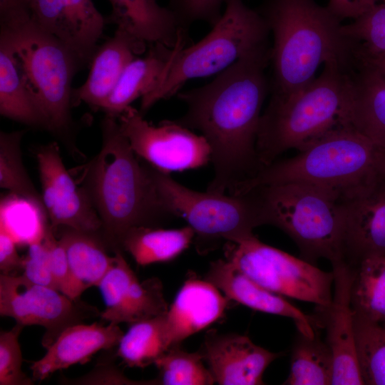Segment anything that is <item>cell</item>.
<instances>
[{
    "mask_svg": "<svg viewBox=\"0 0 385 385\" xmlns=\"http://www.w3.org/2000/svg\"><path fill=\"white\" fill-rule=\"evenodd\" d=\"M270 48L240 58L206 85L177 93L186 112L175 121L197 130L211 148L214 173L209 192L232 195L262 168L256 142L270 91L265 72Z\"/></svg>",
    "mask_w": 385,
    "mask_h": 385,
    "instance_id": "1",
    "label": "cell"
},
{
    "mask_svg": "<svg viewBox=\"0 0 385 385\" xmlns=\"http://www.w3.org/2000/svg\"><path fill=\"white\" fill-rule=\"evenodd\" d=\"M101 129L102 147L88 165L84 188L101 221L100 236L115 253L123 252L133 228L158 227L175 217L160 200L150 165L140 163L118 118L106 115Z\"/></svg>",
    "mask_w": 385,
    "mask_h": 385,
    "instance_id": "2",
    "label": "cell"
},
{
    "mask_svg": "<svg viewBox=\"0 0 385 385\" xmlns=\"http://www.w3.org/2000/svg\"><path fill=\"white\" fill-rule=\"evenodd\" d=\"M273 38L270 48V93L288 96L306 86L321 65L351 67L354 42L342 21L315 0H265L257 9Z\"/></svg>",
    "mask_w": 385,
    "mask_h": 385,
    "instance_id": "3",
    "label": "cell"
},
{
    "mask_svg": "<svg viewBox=\"0 0 385 385\" xmlns=\"http://www.w3.org/2000/svg\"><path fill=\"white\" fill-rule=\"evenodd\" d=\"M384 153L349 124L337 127L288 159L274 160L242 183L234 195L258 187L302 183L337 195L344 202L370 189L385 175Z\"/></svg>",
    "mask_w": 385,
    "mask_h": 385,
    "instance_id": "4",
    "label": "cell"
},
{
    "mask_svg": "<svg viewBox=\"0 0 385 385\" xmlns=\"http://www.w3.org/2000/svg\"><path fill=\"white\" fill-rule=\"evenodd\" d=\"M351 67L328 62L318 77L288 96L271 95L262 113L256 150L262 168L287 150H302L348 124Z\"/></svg>",
    "mask_w": 385,
    "mask_h": 385,
    "instance_id": "5",
    "label": "cell"
},
{
    "mask_svg": "<svg viewBox=\"0 0 385 385\" xmlns=\"http://www.w3.org/2000/svg\"><path fill=\"white\" fill-rule=\"evenodd\" d=\"M265 225L278 227L314 264L345 260L346 202L325 189L302 183L256 188ZM253 190V189H252Z\"/></svg>",
    "mask_w": 385,
    "mask_h": 385,
    "instance_id": "6",
    "label": "cell"
},
{
    "mask_svg": "<svg viewBox=\"0 0 385 385\" xmlns=\"http://www.w3.org/2000/svg\"><path fill=\"white\" fill-rule=\"evenodd\" d=\"M225 9L200 41L180 48L155 88L141 98L140 113L177 94L189 80L217 74L247 55L270 47L268 26L242 0H226Z\"/></svg>",
    "mask_w": 385,
    "mask_h": 385,
    "instance_id": "7",
    "label": "cell"
},
{
    "mask_svg": "<svg viewBox=\"0 0 385 385\" xmlns=\"http://www.w3.org/2000/svg\"><path fill=\"white\" fill-rule=\"evenodd\" d=\"M48 130L61 133L71 122L72 81L81 66L71 51L38 27L30 16L1 26Z\"/></svg>",
    "mask_w": 385,
    "mask_h": 385,
    "instance_id": "8",
    "label": "cell"
},
{
    "mask_svg": "<svg viewBox=\"0 0 385 385\" xmlns=\"http://www.w3.org/2000/svg\"><path fill=\"white\" fill-rule=\"evenodd\" d=\"M151 173L162 203L193 230L200 253L214 249L222 240L237 242L250 237L255 227L265 225L257 189L239 195L199 192L153 166Z\"/></svg>",
    "mask_w": 385,
    "mask_h": 385,
    "instance_id": "9",
    "label": "cell"
},
{
    "mask_svg": "<svg viewBox=\"0 0 385 385\" xmlns=\"http://www.w3.org/2000/svg\"><path fill=\"white\" fill-rule=\"evenodd\" d=\"M225 259L265 289L316 304L326 312L332 301L333 272L260 241L255 235L227 242Z\"/></svg>",
    "mask_w": 385,
    "mask_h": 385,
    "instance_id": "10",
    "label": "cell"
},
{
    "mask_svg": "<svg viewBox=\"0 0 385 385\" xmlns=\"http://www.w3.org/2000/svg\"><path fill=\"white\" fill-rule=\"evenodd\" d=\"M96 307L72 299L24 275L0 274V315L23 326L45 328L41 344L48 348L67 327L100 316Z\"/></svg>",
    "mask_w": 385,
    "mask_h": 385,
    "instance_id": "11",
    "label": "cell"
},
{
    "mask_svg": "<svg viewBox=\"0 0 385 385\" xmlns=\"http://www.w3.org/2000/svg\"><path fill=\"white\" fill-rule=\"evenodd\" d=\"M118 121L137 156L161 172L196 169L211 161V148L206 139L175 120H165L154 125L130 106Z\"/></svg>",
    "mask_w": 385,
    "mask_h": 385,
    "instance_id": "12",
    "label": "cell"
},
{
    "mask_svg": "<svg viewBox=\"0 0 385 385\" xmlns=\"http://www.w3.org/2000/svg\"><path fill=\"white\" fill-rule=\"evenodd\" d=\"M36 158L43 205L52 227L100 235L101 219L86 189L77 186L65 168L57 143L41 147Z\"/></svg>",
    "mask_w": 385,
    "mask_h": 385,
    "instance_id": "13",
    "label": "cell"
},
{
    "mask_svg": "<svg viewBox=\"0 0 385 385\" xmlns=\"http://www.w3.org/2000/svg\"><path fill=\"white\" fill-rule=\"evenodd\" d=\"M31 20L76 56L81 68L91 63L106 19L92 0H28Z\"/></svg>",
    "mask_w": 385,
    "mask_h": 385,
    "instance_id": "14",
    "label": "cell"
},
{
    "mask_svg": "<svg viewBox=\"0 0 385 385\" xmlns=\"http://www.w3.org/2000/svg\"><path fill=\"white\" fill-rule=\"evenodd\" d=\"M105 309L99 317L111 324L130 325L168 312L163 285L152 277L140 282L123 255L114 253V262L97 287Z\"/></svg>",
    "mask_w": 385,
    "mask_h": 385,
    "instance_id": "15",
    "label": "cell"
},
{
    "mask_svg": "<svg viewBox=\"0 0 385 385\" xmlns=\"http://www.w3.org/2000/svg\"><path fill=\"white\" fill-rule=\"evenodd\" d=\"M334 292L324 313L327 343L334 359L332 385H363L356 355L351 292L356 268L346 260L332 264Z\"/></svg>",
    "mask_w": 385,
    "mask_h": 385,
    "instance_id": "16",
    "label": "cell"
},
{
    "mask_svg": "<svg viewBox=\"0 0 385 385\" xmlns=\"http://www.w3.org/2000/svg\"><path fill=\"white\" fill-rule=\"evenodd\" d=\"M200 352L220 385L264 384L265 371L280 356V353L257 346L246 336L214 330L206 334Z\"/></svg>",
    "mask_w": 385,
    "mask_h": 385,
    "instance_id": "17",
    "label": "cell"
},
{
    "mask_svg": "<svg viewBox=\"0 0 385 385\" xmlns=\"http://www.w3.org/2000/svg\"><path fill=\"white\" fill-rule=\"evenodd\" d=\"M205 279L217 287L230 300L252 309L292 319L304 335L313 337L317 320L304 314L281 295L262 287L237 270L226 259L210 263Z\"/></svg>",
    "mask_w": 385,
    "mask_h": 385,
    "instance_id": "18",
    "label": "cell"
},
{
    "mask_svg": "<svg viewBox=\"0 0 385 385\" xmlns=\"http://www.w3.org/2000/svg\"><path fill=\"white\" fill-rule=\"evenodd\" d=\"M230 299L207 280L191 275L165 314L168 349L219 319Z\"/></svg>",
    "mask_w": 385,
    "mask_h": 385,
    "instance_id": "19",
    "label": "cell"
},
{
    "mask_svg": "<svg viewBox=\"0 0 385 385\" xmlns=\"http://www.w3.org/2000/svg\"><path fill=\"white\" fill-rule=\"evenodd\" d=\"M124 332L118 325L98 322L67 327L46 348L45 355L31 366L34 381H42L53 373L76 364H85L98 351L118 346Z\"/></svg>",
    "mask_w": 385,
    "mask_h": 385,
    "instance_id": "20",
    "label": "cell"
},
{
    "mask_svg": "<svg viewBox=\"0 0 385 385\" xmlns=\"http://www.w3.org/2000/svg\"><path fill=\"white\" fill-rule=\"evenodd\" d=\"M345 260L385 255V176L360 196L346 202Z\"/></svg>",
    "mask_w": 385,
    "mask_h": 385,
    "instance_id": "21",
    "label": "cell"
},
{
    "mask_svg": "<svg viewBox=\"0 0 385 385\" xmlns=\"http://www.w3.org/2000/svg\"><path fill=\"white\" fill-rule=\"evenodd\" d=\"M145 43L116 29L114 36L98 46L85 83L73 89L72 103L84 102L101 109L127 66L146 50Z\"/></svg>",
    "mask_w": 385,
    "mask_h": 385,
    "instance_id": "22",
    "label": "cell"
},
{
    "mask_svg": "<svg viewBox=\"0 0 385 385\" xmlns=\"http://www.w3.org/2000/svg\"><path fill=\"white\" fill-rule=\"evenodd\" d=\"M348 123L385 152V74L358 59L350 70Z\"/></svg>",
    "mask_w": 385,
    "mask_h": 385,
    "instance_id": "23",
    "label": "cell"
},
{
    "mask_svg": "<svg viewBox=\"0 0 385 385\" xmlns=\"http://www.w3.org/2000/svg\"><path fill=\"white\" fill-rule=\"evenodd\" d=\"M112 12L108 20L134 38L148 46L175 47L187 39L186 30L168 8L157 0H109Z\"/></svg>",
    "mask_w": 385,
    "mask_h": 385,
    "instance_id": "24",
    "label": "cell"
},
{
    "mask_svg": "<svg viewBox=\"0 0 385 385\" xmlns=\"http://www.w3.org/2000/svg\"><path fill=\"white\" fill-rule=\"evenodd\" d=\"M186 43L187 40H183L174 48L163 44L149 46L145 56L134 58L127 66L101 109L106 115L118 118L133 101L155 88L171 60Z\"/></svg>",
    "mask_w": 385,
    "mask_h": 385,
    "instance_id": "25",
    "label": "cell"
},
{
    "mask_svg": "<svg viewBox=\"0 0 385 385\" xmlns=\"http://www.w3.org/2000/svg\"><path fill=\"white\" fill-rule=\"evenodd\" d=\"M59 240L80 292L83 293L91 287H98L114 262V255L108 254L100 235L65 227Z\"/></svg>",
    "mask_w": 385,
    "mask_h": 385,
    "instance_id": "26",
    "label": "cell"
},
{
    "mask_svg": "<svg viewBox=\"0 0 385 385\" xmlns=\"http://www.w3.org/2000/svg\"><path fill=\"white\" fill-rule=\"evenodd\" d=\"M0 113L13 120L48 130L9 44L0 39Z\"/></svg>",
    "mask_w": 385,
    "mask_h": 385,
    "instance_id": "27",
    "label": "cell"
},
{
    "mask_svg": "<svg viewBox=\"0 0 385 385\" xmlns=\"http://www.w3.org/2000/svg\"><path fill=\"white\" fill-rule=\"evenodd\" d=\"M194 238L195 232L189 225L168 230L138 227L126 234L122 249L138 265L145 266L174 260L189 247Z\"/></svg>",
    "mask_w": 385,
    "mask_h": 385,
    "instance_id": "28",
    "label": "cell"
},
{
    "mask_svg": "<svg viewBox=\"0 0 385 385\" xmlns=\"http://www.w3.org/2000/svg\"><path fill=\"white\" fill-rule=\"evenodd\" d=\"M351 299L354 315L385 324V255L364 257L355 266Z\"/></svg>",
    "mask_w": 385,
    "mask_h": 385,
    "instance_id": "29",
    "label": "cell"
},
{
    "mask_svg": "<svg viewBox=\"0 0 385 385\" xmlns=\"http://www.w3.org/2000/svg\"><path fill=\"white\" fill-rule=\"evenodd\" d=\"M334 359L331 349L318 331L313 337L298 332L292 347L290 371L283 384L332 385Z\"/></svg>",
    "mask_w": 385,
    "mask_h": 385,
    "instance_id": "30",
    "label": "cell"
},
{
    "mask_svg": "<svg viewBox=\"0 0 385 385\" xmlns=\"http://www.w3.org/2000/svg\"><path fill=\"white\" fill-rule=\"evenodd\" d=\"M165 314L130 324L123 334L115 356L129 367L144 368L168 349Z\"/></svg>",
    "mask_w": 385,
    "mask_h": 385,
    "instance_id": "31",
    "label": "cell"
},
{
    "mask_svg": "<svg viewBox=\"0 0 385 385\" xmlns=\"http://www.w3.org/2000/svg\"><path fill=\"white\" fill-rule=\"evenodd\" d=\"M357 360L366 385H385V327L354 315Z\"/></svg>",
    "mask_w": 385,
    "mask_h": 385,
    "instance_id": "32",
    "label": "cell"
},
{
    "mask_svg": "<svg viewBox=\"0 0 385 385\" xmlns=\"http://www.w3.org/2000/svg\"><path fill=\"white\" fill-rule=\"evenodd\" d=\"M23 134L24 131L19 130L0 133V186L43 208L41 195L35 189L22 162Z\"/></svg>",
    "mask_w": 385,
    "mask_h": 385,
    "instance_id": "33",
    "label": "cell"
},
{
    "mask_svg": "<svg viewBox=\"0 0 385 385\" xmlns=\"http://www.w3.org/2000/svg\"><path fill=\"white\" fill-rule=\"evenodd\" d=\"M200 351L188 352L180 344L170 347L154 363L159 370L158 384L211 385L215 383Z\"/></svg>",
    "mask_w": 385,
    "mask_h": 385,
    "instance_id": "34",
    "label": "cell"
},
{
    "mask_svg": "<svg viewBox=\"0 0 385 385\" xmlns=\"http://www.w3.org/2000/svg\"><path fill=\"white\" fill-rule=\"evenodd\" d=\"M342 29L354 42L357 58L385 56V3L376 4L351 23L343 24Z\"/></svg>",
    "mask_w": 385,
    "mask_h": 385,
    "instance_id": "35",
    "label": "cell"
},
{
    "mask_svg": "<svg viewBox=\"0 0 385 385\" xmlns=\"http://www.w3.org/2000/svg\"><path fill=\"white\" fill-rule=\"evenodd\" d=\"M24 326L16 323L10 330L0 332V385H33L34 380L21 369L22 354L19 342Z\"/></svg>",
    "mask_w": 385,
    "mask_h": 385,
    "instance_id": "36",
    "label": "cell"
},
{
    "mask_svg": "<svg viewBox=\"0 0 385 385\" xmlns=\"http://www.w3.org/2000/svg\"><path fill=\"white\" fill-rule=\"evenodd\" d=\"M28 245V253L24 257L22 274L34 283L58 291L52 273L50 247L45 231L43 235Z\"/></svg>",
    "mask_w": 385,
    "mask_h": 385,
    "instance_id": "37",
    "label": "cell"
},
{
    "mask_svg": "<svg viewBox=\"0 0 385 385\" xmlns=\"http://www.w3.org/2000/svg\"><path fill=\"white\" fill-rule=\"evenodd\" d=\"M226 0H169L168 8L174 13L185 30L196 21L213 26L222 15V6Z\"/></svg>",
    "mask_w": 385,
    "mask_h": 385,
    "instance_id": "38",
    "label": "cell"
},
{
    "mask_svg": "<svg viewBox=\"0 0 385 385\" xmlns=\"http://www.w3.org/2000/svg\"><path fill=\"white\" fill-rule=\"evenodd\" d=\"M53 230L48 222L45 234L50 247L51 270L54 279L59 292L72 299H79L82 293L73 278L65 250L59 239L54 236Z\"/></svg>",
    "mask_w": 385,
    "mask_h": 385,
    "instance_id": "39",
    "label": "cell"
},
{
    "mask_svg": "<svg viewBox=\"0 0 385 385\" xmlns=\"http://www.w3.org/2000/svg\"><path fill=\"white\" fill-rule=\"evenodd\" d=\"M61 384L77 385H142L158 384L157 379L135 381L128 378L111 361L99 362L87 374L80 377H62Z\"/></svg>",
    "mask_w": 385,
    "mask_h": 385,
    "instance_id": "40",
    "label": "cell"
},
{
    "mask_svg": "<svg viewBox=\"0 0 385 385\" xmlns=\"http://www.w3.org/2000/svg\"><path fill=\"white\" fill-rule=\"evenodd\" d=\"M16 241L2 223H0V270L1 274L16 275L23 270L24 257L16 250Z\"/></svg>",
    "mask_w": 385,
    "mask_h": 385,
    "instance_id": "41",
    "label": "cell"
},
{
    "mask_svg": "<svg viewBox=\"0 0 385 385\" xmlns=\"http://www.w3.org/2000/svg\"><path fill=\"white\" fill-rule=\"evenodd\" d=\"M385 0H329L327 7L341 21L355 19Z\"/></svg>",
    "mask_w": 385,
    "mask_h": 385,
    "instance_id": "42",
    "label": "cell"
},
{
    "mask_svg": "<svg viewBox=\"0 0 385 385\" xmlns=\"http://www.w3.org/2000/svg\"><path fill=\"white\" fill-rule=\"evenodd\" d=\"M28 0H0V24H7L26 15Z\"/></svg>",
    "mask_w": 385,
    "mask_h": 385,
    "instance_id": "43",
    "label": "cell"
},
{
    "mask_svg": "<svg viewBox=\"0 0 385 385\" xmlns=\"http://www.w3.org/2000/svg\"><path fill=\"white\" fill-rule=\"evenodd\" d=\"M362 60V59H361ZM367 61L368 63H371L376 68H377L379 71H381L382 73L385 74V56L371 59V60H364Z\"/></svg>",
    "mask_w": 385,
    "mask_h": 385,
    "instance_id": "44",
    "label": "cell"
},
{
    "mask_svg": "<svg viewBox=\"0 0 385 385\" xmlns=\"http://www.w3.org/2000/svg\"><path fill=\"white\" fill-rule=\"evenodd\" d=\"M382 170H383L384 174L385 175V152L383 154Z\"/></svg>",
    "mask_w": 385,
    "mask_h": 385,
    "instance_id": "45",
    "label": "cell"
},
{
    "mask_svg": "<svg viewBox=\"0 0 385 385\" xmlns=\"http://www.w3.org/2000/svg\"><path fill=\"white\" fill-rule=\"evenodd\" d=\"M383 326H384V327H385V324H384V325H383Z\"/></svg>",
    "mask_w": 385,
    "mask_h": 385,
    "instance_id": "46",
    "label": "cell"
}]
</instances>
